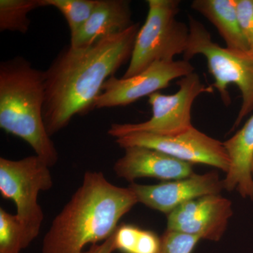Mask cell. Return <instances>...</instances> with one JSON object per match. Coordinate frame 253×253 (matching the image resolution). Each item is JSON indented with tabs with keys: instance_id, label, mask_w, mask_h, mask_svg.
I'll return each instance as SVG.
<instances>
[{
	"instance_id": "6",
	"label": "cell",
	"mask_w": 253,
	"mask_h": 253,
	"mask_svg": "<svg viewBox=\"0 0 253 253\" xmlns=\"http://www.w3.org/2000/svg\"><path fill=\"white\" fill-rule=\"evenodd\" d=\"M179 89L174 94L166 95L159 91L150 95L149 103L152 116L139 123H114L109 135L119 138L133 132H147L161 136H174L192 127L191 109L194 101L206 93L214 92L212 86H206L196 73L180 78L176 83Z\"/></svg>"
},
{
	"instance_id": "21",
	"label": "cell",
	"mask_w": 253,
	"mask_h": 253,
	"mask_svg": "<svg viewBox=\"0 0 253 253\" xmlns=\"http://www.w3.org/2000/svg\"><path fill=\"white\" fill-rule=\"evenodd\" d=\"M236 10L249 51L253 53V0H236Z\"/></svg>"
},
{
	"instance_id": "9",
	"label": "cell",
	"mask_w": 253,
	"mask_h": 253,
	"mask_svg": "<svg viewBox=\"0 0 253 253\" xmlns=\"http://www.w3.org/2000/svg\"><path fill=\"white\" fill-rule=\"evenodd\" d=\"M189 61H159L153 63L133 77L116 78L111 76L103 86L102 91L96 101V109L126 106L132 104L161 89L168 87L170 82L185 77L195 72Z\"/></svg>"
},
{
	"instance_id": "20",
	"label": "cell",
	"mask_w": 253,
	"mask_h": 253,
	"mask_svg": "<svg viewBox=\"0 0 253 253\" xmlns=\"http://www.w3.org/2000/svg\"><path fill=\"white\" fill-rule=\"evenodd\" d=\"M200 240L199 236L166 230L161 238L160 253H191Z\"/></svg>"
},
{
	"instance_id": "19",
	"label": "cell",
	"mask_w": 253,
	"mask_h": 253,
	"mask_svg": "<svg viewBox=\"0 0 253 253\" xmlns=\"http://www.w3.org/2000/svg\"><path fill=\"white\" fill-rule=\"evenodd\" d=\"M99 0H40L41 7L52 6L62 14L69 27L71 38L81 31Z\"/></svg>"
},
{
	"instance_id": "3",
	"label": "cell",
	"mask_w": 253,
	"mask_h": 253,
	"mask_svg": "<svg viewBox=\"0 0 253 253\" xmlns=\"http://www.w3.org/2000/svg\"><path fill=\"white\" fill-rule=\"evenodd\" d=\"M44 71L21 56L0 64V127L21 138L49 166L59 154L43 120Z\"/></svg>"
},
{
	"instance_id": "14",
	"label": "cell",
	"mask_w": 253,
	"mask_h": 253,
	"mask_svg": "<svg viewBox=\"0 0 253 253\" xmlns=\"http://www.w3.org/2000/svg\"><path fill=\"white\" fill-rule=\"evenodd\" d=\"M230 158L224 180V189L237 191L244 199L253 201V114L239 131L223 142Z\"/></svg>"
},
{
	"instance_id": "12",
	"label": "cell",
	"mask_w": 253,
	"mask_h": 253,
	"mask_svg": "<svg viewBox=\"0 0 253 253\" xmlns=\"http://www.w3.org/2000/svg\"><path fill=\"white\" fill-rule=\"evenodd\" d=\"M113 166L115 174L134 183L141 178L178 180L194 174L193 165L150 148L131 146Z\"/></svg>"
},
{
	"instance_id": "1",
	"label": "cell",
	"mask_w": 253,
	"mask_h": 253,
	"mask_svg": "<svg viewBox=\"0 0 253 253\" xmlns=\"http://www.w3.org/2000/svg\"><path fill=\"white\" fill-rule=\"evenodd\" d=\"M140 23L86 47L66 46L44 71L43 120L50 136L96 109L104 83L130 61Z\"/></svg>"
},
{
	"instance_id": "22",
	"label": "cell",
	"mask_w": 253,
	"mask_h": 253,
	"mask_svg": "<svg viewBox=\"0 0 253 253\" xmlns=\"http://www.w3.org/2000/svg\"><path fill=\"white\" fill-rule=\"evenodd\" d=\"M116 251L114 246V234L100 244L91 245L88 251L83 253H113Z\"/></svg>"
},
{
	"instance_id": "15",
	"label": "cell",
	"mask_w": 253,
	"mask_h": 253,
	"mask_svg": "<svg viewBox=\"0 0 253 253\" xmlns=\"http://www.w3.org/2000/svg\"><path fill=\"white\" fill-rule=\"evenodd\" d=\"M194 11L207 18L225 42L226 47L237 51H249L240 26L236 0H194Z\"/></svg>"
},
{
	"instance_id": "4",
	"label": "cell",
	"mask_w": 253,
	"mask_h": 253,
	"mask_svg": "<svg viewBox=\"0 0 253 253\" xmlns=\"http://www.w3.org/2000/svg\"><path fill=\"white\" fill-rule=\"evenodd\" d=\"M189 37L184 59L189 61L196 55L207 60L209 72L214 80L223 103L231 104L228 88L235 84L241 91L242 104L231 131L240 126L253 111V53L222 47L212 41L211 33L202 23L189 16Z\"/></svg>"
},
{
	"instance_id": "2",
	"label": "cell",
	"mask_w": 253,
	"mask_h": 253,
	"mask_svg": "<svg viewBox=\"0 0 253 253\" xmlns=\"http://www.w3.org/2000/svg\"><path fill=\"white\" fill-rule=\"evenodd\" d=\"M138 203L130 188L114 185L102 172L87 171L51 222L42 253H83L88 244L112 236L119 221Z\"/></svg>"
},
{
	"instance_id": "7",
	"label": "cell",
	"mask_w": 253,
	"mask_h": 253,
	"mask_svg": "<svg viewBox=\"0 0 253 253\" xmlns=\"http://www.w3.org/2000/svg\"><path fill=\"white\" fill-rule=\"evenodd\" d=\"M53 184L49 166L37 155L16 161L0 158L1 196L12 201L18 217L39 234L44 215L38 196Z\"/></svg>"
},
{
	"instance_id": "13",
	"label": "cell",
	"mask_w": 253,
	"mask_h": 253,
	"mask_svg": "<svg viewBox=\"0 0 253 253\" xmlns=\"http://www.w3.org/2000/svg\"><path fill=\"white\" fill-rule=\"evenodd\" d=\"M130 1L99 0L90 17L78 34L71 38L73 47H86L103 38L118 34L131 27Z\"/></svg>"
},
{
	"instance_id": "5",
	"label": "cell",
	"mask_w": 253,
	"mask_h": 253,
	"mask_svg": "<svg viewBox=\"0 0 253 253\" xmlns=\"http://www.w3.org/2000/svg\"><path fill=\"white\" fill-rule=\"evenodd\" d=\"M148 14L134 42L132 54L123 78L133 77L159 61L174 60L184 54L189 26L176 19L179 0H147Z\"/></svg>"
},
{
	"instance_id": "17",
	"label": "cell",
	"mask_w": 253,
	"mask_h": 253,
	"mask_svg": "<svg viewBox=\"0 0 253 253\" xmlns=\"http://www.w3.org/2000/svg\"><path fill=\"white\" fill-rule=\"evenodd\" d=\"M114 246L123 253H159L161 239L152 231L123 224L114 232Z\"/></svg>"
},
{
	"instance_id": "8",
	"label": "cell",
	"mask_w": 253,
	"mask_h": 253,
	"mask_svg": "<svg viewBox=\"0 0 253 253\" xmlns=\"http://www.w3.org/2000/svg\"><path fill=\"white\" fill-rule=\"evenodd\" d=\"M123 149L143 146L161 151L191 164L208 165L227 173L230 158L223 142L207 135L194 126L174 136L133 132L116 139Z\"/></svg>"
},
{
	"instance_id": "11",
	"label": "cell",
	"mask_w": 253,
	"mask_h": 253,
	"mask_svg": "<svg viewBox=\"0 0 253 253\" xmlns=\"http://www.w3.org/2000/svg\"><path fill=\"white\" fill-rule=\"evenodd\" d=\"M129 187L138 202L167 214L188 201L207 195L220 194L224 189V180L215 171L203 174L194 173L184 179L156 185L131 183Z\"/></svg>"
},
{
	"instance_id": "16",
	"label": "cell",
	"mask_w": 253,
	"mask_h": 253,
	"mask_svg": "<svg viewBox=\"0 0 253 253\" xmlns=\"http://www.w3.org/2000/svg\"><path fill=\"white\" fill-rule=\"evenodd\" d=\"M38 235L17 214L0 208V253H21Z\"/></svg>"
},
{
	"instance_id": "23",
	"label": "cell",
	"mask_w": 253,
	"mask_h": 253,
	"mask_svg": "<svg viewBox=\"0 0 253 253\" xmlns=\"http://www.w3.org/2000/svg\"><path fill=\"white\" fill-rule=\"evenodd\" d=\"M251 170H252V172L253 174V158L252 164H251Z\"/></svg>"
},
{
	"instance_id": "18",
	"label": "cell",
	"mask_w": 253,
	"mask_h": 253,
	"mask_svg": "<svg viewBox=\"0 0 253 253\" xmlns=\"http://www.w3.org/2000/svg\"><path fill=\"white\" fill-rule=\"evenodd\" d=\"M40 7V0H0V31L26 34L31 25L28 14Z\"/></svg>"
},
{
	"instance_id": "10",
	"label": "cell",
	"mask_w": 253,
	"mask_h": 253,
	"mask_svg": "<svg viewBox=\"0 0 253 253\" xmlns=\"http://www.w3.org/2000/svg\"><path fill=\"white\" fill-rule=\"evenodd\" d=\"M234 214L230 200L211 194L191 200L168 214L167 229L219 241Z\"/></svg>"
},
{
	"instance_id": "24",
	"label": "cell",
	"mask_w": 253,
	"mask_h": 253,
	"mask_svg": "<svg viewBox=\"0 0 253 253\" xmlns=\"http://www.w3.org/2000/svg\"><path fill=\"white\" fill-rule=\"evenodd\" d=\"M159 253H160V252H159Z\"/></svg>"
}]
</instances>
